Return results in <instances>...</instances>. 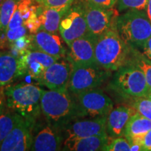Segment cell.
Returning <instances> with one entry per match:
<instances>
[{"instance_id": "25", "label": "cell", "mask_w": 151, "mask_h": 151, "mask_svg": "<svg viewBox=\"0 0 151 151\" xmlns=\"http://www.w3.org/2000/svg\"><path fill=\"white\" fill-rule=\"evenodd\" d=\"M21 0H4L1 4L0 32H5L15 11Z\"/></svg>"}, {"instance_id": "30", "label": "cell", "mask_w": 151, "mask_h": 151, "mask_svg": "<svg viewBox=\"0 0 151 151\" xmlns=\"http://www.w3.org/2000/svg\"><path fill=\"white\" fill-rule=\"evenodd\" d=\"M28 29L25 24L20 26V27L14 28V29H6L5 32H1L4 34V37L6 40L10 44L11 43L14 42L19 38L23 37L27 35Z\"/></svg>"}, {"instance_id": "21", "label": "cell", "mask_w": 151, "mask_h": 151, "mask_svg": "<svg viewBox=\"0 0 151 151\" xmlns=\"http://www.w3.org/2000/svg\"><path fill=\"white\" fill-rule=\"evenodd\" d=\"M150 129L151 120L136 111L128 120L124 129V137L131 142L141 139Z\"/></svg>"}, {"instance_id": "23", "label": "cell", "mask_w": 151, "mask_h": 151, "mask_svg": "<svg viewBox=\"0 0 151 151\" xmlns=\"http://www.w3.org/2000/svg\"><path fill=\"white\" fill-rule=\"evenodd\" d=\"M130 55L128 64L134 65L139 68L144 74L149 92L151 91V60L137 48H130Z\"/></svg>"}, {"instance_id": "38", "label": "cell", "mask_w": 151, "mask_h": 151, "mask_svg": "<svg viewBox=\"0 0 151 151\" xmlns=\"http://www.w3.org/2000/svg\"><path fill=\"white\" fill-rule=\"evenodd\" d=\"M147 14H148V16L150 18V21H151V0H149L148 1V6H147Z\"/></svg>"}, {"instance_id": "15", "label": "cell", "mask_w": 151, "mask_h": 151, "mask_svg": "<svg viewBox=\"0 0 151 151\" xmlns=\"http://www.w3.org/2000/svg\"><path fill=\"white\" fill-rule=\"evenodd\" d=\"M61 38L58 33L39 30L33 35L32 50H39L58 59L65 58L67 50L64 46Z\"/></svg>"}, {"instance_id": "31", "label": "cell", "mask_w": 151, "mask_h": 151, "mask_svg": "<svg viewBox=\"0 0 151 151\" xmlns=\"http://www.w3.org/2000/svg\"><path fill=\"white\" fill-rule=\"evenodd\" d=\"M41 5L48 8L69 9L74 0H36Z\"/></svg>"}, {"instance_id": "3", "label": "cell", "mask_w": 151, "mask_h": 151, "mask_svg": "<svg viewBox=\"0 0 151 151\" xmlns=\"http://www.w3.org/2000/svg\"><path fill=\"white\" fill-rule=\"evenodd\" d=\"M130 50L117 29H110L97 38L94 50L96 63L107 70L116 71L128 65Z\"/></svg>"}, {"instance_id": "34", "label": "cell", "mask_w": 151, "mask_h": 151, "mask_svg": "<svg viewBox=\"0 0 151 151\" xmlns=\"http://www.w3.org/2000/svg\"><path fill=\"white\" fill-rule=\"evenodd\" d=\"M84 1L106 9L113 8L116 4L118 2V0H84Z\"/></svg>"}, {"instance_id": "9", "label": "cell", "mask_w": 151, "mask_h": 151, "mask_svg": "<svg viewBox=\"0 0 151 151\" xmlns=\"http://www.w3.org/2000/svg\"><path fill=\"white\" fill-rule=\"evenodd\" d=\"M77 101L83 118L108 116L113 109L112 99L98 88L78 94Z\"/></svg>"}, {"instance_id": "37", "label": "cell", "mask_w": 151, "mask_h": 151, "mask_svg": "<svg viewBox=\"0 0 151 151\" xmlns=\"http://www.w3.org/2000/svg\"><path fill=\"white\" fill-rule=\"evenodd\" d=\"M130 144H131V147H130L131 151H143V148L141 143L133 141V142L130 143Z\"/></svg>"}, {"instance_id": "8", "label": "cell", "mask_w": 151, "mask_h": 151, "mask_svg": "<svg viewBox=\"0 0 151 151\" xmlns=\"http://www.w3.org/2000/svg\"><path fill=\"white\" fill-rule=\"evenodd\" d=\"M59 32L67 46L73 41L88 33L83 4H72L60 22Z\"/></svg>"}, {"instance_id": "33", "label": "cell", "mask_w": 151, "mask_h": 151, "mask_svg": "<svg viewBox=\"0 0 151 151\" xmlns=\"http://www.w3.org/2000/svg\"><path fill=\"white\" fill-rule=\"evenodd\" d=\"M133 141L141 143L143 148V151H151V129L141 139L132 141L131 142H133Z\"/></svg>"}, {"instance_id": "35", "label": "cell", "mask_w": 151, "mask_h": 151, "mask_svg": "<svg viewBox=\"0 0 151 151\" xmlns=\"http://www.w3.org/2000/svg\"><path fill=\"white\" fill-rule=\"evenodd\" d=\"M140 51L147 58L151 60V37L149 38L145 44L141 48Z\"/></svg>"}, {"instance_id": "32", "label": "cell", "mask_w": 151, "mask_h": 151, "mask_svg": "<svg viewBox=\"0 0 151 151\" xmlns=\"http://www.w3.org/2000/svg\"><path fill=\"white\" fill-rule=\"evenodd\" d=\"M24 24L27 26L28 31H29L30 33L32 34H36L40 29L41 22L39 17H38L37 6L34 9V11L30 15L29 18L27 19Z\"/></svg>"}, {"instance_id": "27", "label": "cell", "mask_w": 151, "mask_h": 151, "mask_svg": "<svg viewBox=\"0 0 151 151\" xmlns=\"http://www.w3.org/2000/svg\"><path fill=\"white\" fill-rule=\"evenodd\" d=\"M149 0H118L119 12L131 10H146Z\"/></svg>"}, {"instance_id": "42", "label": "cell", "mask_w": 151, "mask_h": 151, "mask_svg": "<svg viewBox=\"0 0 151 151\" xmlns=\"http://www.w3.org/2000/svg\"><path fill=\"white\" fill-rule=\"evenodd\" d=\"M35 1H36V0H35Z\"/></svg>"}, {"instance_id": "7", "label": "cell", "mask_w": 151, "mask_h": 151, "mask_svg": "<svg viewBox=\"0 0 151 151\" xmlns=\"http://www.w3.org/2000/svg\"><path fill=\"white\" fill-rule=\"evenodd\" d=\"M83 4L88 32L92 35L98 38L109 30L116 29L118 11L98 6L86 1Z\"/></svg>"}, {"instance_id": "10", "label": "cell", "mask_w": 151, "mask_h": 151, "mask_svg": "<svg viewBox=\"0 0 151 151\" xmlns=\"http://www.w3.org/2000/svg\"><path fill=\"white\" fill-rule=\"evenodd\" d=\"M72 65L67 59H59L46 70L37 79L39 83L48 88L50 90L58 92L69 91Z\"/></svg>"}, {"instance_id": "40", "label": "cell", "mask_w": 151, "mask_h": 151, "mask_svg": "<svg viewBox=\"0 0 151 151\" xmlns=\"http://www.w3.org/2000/svg\"><path fill=\"white\" fill-rule=\"evenodd\" d=\"M4 1V0H0V5H1V4L3 3V1Z\"/></svg>"}, {"instance_id": "41", "label": "cell", "mask_w": 151, "mask_h": 151, "mask_svg": "<svg viewBox=\"0 0 151 151\" xmlns=\"http://www.w3.org/2000/svg\"><path fill=\"white\" fill-rule=\"evenodd\" d=\"M0 15H1V5H0Z\"/></svg>"}, {"instance_id": "20", "label": "cell", "mask_w": 151, "mask_h": 151, "mask_svg": "<svg viewBox=\"0 0 151 151\" xmlns=\"http://www.w3.org/2000/svg\"><path fill=\"white\" fill-rule=\"evenodd\" d=\"M69 9L48 8L41 5L37 7L38 17L41 22L40 29L58 33L62 18Z\"/></svg>"}, {"instance_id": "4", "label": "cell", "mask_w": 151, "mask_h": 151, "mask_svg": "<svg viewBox=\"0 0 151 151\" xmlns=\"http://www.w3.org/2000/svg\"><path fill=\"white\" fill-rule=\"evenodd\" d=\"M116 29L127 46L140 50L151 37V21L147 11L131 9L118 16Z\"/></svg>"}, {"instance_id": "16", "label": "cell", "mask_w": 151, "mask_h": 151, "mask_svg": "<svg viewBox=\"0 0 151 151\" xmlns=\"http://www.w3.org/2000/svg\"><path fill=\"white\" fill-rule=\"evenodd\" d=\"M136 111L132 106H118L111 110L106 120V133L111 139L124 137L128 120Z\"/></svg>"}, {"instance_id": "6", "label": "cell", "mask_w": 151, "mask_h": 151, "mask_svg": "<svg viewBox=\"0 0 151 151\" xmlns=\"http://www.w3.org/2000/svg\"><path fill=\"white\" fill-rule=\"evenodd\" d=\"M111 76V71L98 65L73 67L69 84V92L77 96L81 92L97 88Z\"/></svg>"}, {"instance_id": "17", "label": "cell", "mask_w": 151, "mask_h": 151, "mask_svg": "<svg viewBox=\"0 0 151 151\" xmlns=\"http://www.w3.org/2000/svg\"><path fill=\"white\" fill-rule=\"evenodd\" d=\"M60 130L50 124L43 127L33 138L31 150L56 151L60 150L63 145V137L60 135Z\"/></svg>"}, {"instance_id": "11", "label": "cell", "mask_w": 151, "mask_h": 151, "mask_svg": "<svg viewBox=\"0 0 151 151\" xmlns=\"http://www.w3.org/2000/svg\"><path fill=\"white\" fill-rule=\"evenodd\" d=\"M97 39V37L88 32L76 39L68 46L69 49L66 55V59L72 65V67L97 64L94 55Z\"/></svg>"}, {"instance_id": "26", "label": "cell", "mask_w": 151, "mask_h": 151, "mask_svg": "<svg viewBox=\"0 0 151 151\" xmlns=\"http://www.w3.org/2000/svg\"><path fill=\"white\" fill-rule=\"evenodd\" d=\"M33 42V35H24L19 38L14 42L11 43L10 48L13 50V53L21 54L27 50H32Z\"/></svg>"}, {"instance_id": "1", "label": "cell", "mask_w": 151, "mask_h": 151, "mask_svg": "<svg viewBox=\"0 0 151 151\" xmlns=\"http://www.w3.org/2000/svg\"><path fill=\"white\" fill-rule=\"evenodd\" d=\"M41 109L48 123L58 130L65 129L76 119L83 118L78 101L69 91L44 90L41 99Z\"/></svg>"}, {"instance_id": "18", "label": "cell", "mask_w": 151, "mask_h": 151, "mask_svg": "<svg viewBox=\"0 0 151 151\" xmlns=\"http://www.w3.org/2000/svg\"><path fill=\"white\" fill-rule=\"evenodd\" d=\"M110 139L111 138L107 133L75 139H65L62 150L69 151L104 150Z\"/></svg>"}, {"instance_id": "28", "label": "cell", "mask_w": 151, "mask_h": 151, "mask_svg": "<svg viewBox=\"0 0 151 151\" xmlns=\"http://www.w3.org/2000/svg\"><path fill=\"white\" fill-rule=\"evenodd\" d=\"M132 106L138 113L151 120V100L147 97L134 99Z\"/></svg>"}, {"instance_id": "14", "label": "cell", "mask_w": 151, "mask_h": 151, "mask_svg": "<svg viewBox=\"0 0 151 151\" xmlns=\"http://www.w3.org/2000/svg\"><path fill=\"white\" fill-rule=\"evenodd\" d=\"M107 116L94 117L90 119L76 120L69 124L65 128L66 139H75L106 134Z\"/></svg>"}, {"instance_id": "2", "label": "cell", "mask_w": 151, "mask_h": 151, "mask_svg": "<svg viewBox=\"0 0 151 151\" xmlns=\"http://www.w3.org/2000/svg\"><path fill=\"white\" fill-rule=\"evenodd\" d=\"M6 106L35 124L41 112V99L44 90L33 84L18 83L4 87Z\"/></svg>"}, {"instance_id": "13", "label": "cell", "mask_w": 151, "mask_h": 151, "mask_svg": "<svg viewBox=\"0 0 151 151\" xmlns=\"http://www.w3.org/2000/svg\"><path fill=\"white\" fill-rule=\"evenodd\" d=\"M33 123L23 117L19 120L0 145V151H25L31 150L33 143Z\"/></svg>"}, {"instance_id": "24", "label": "cell", "mask_w": 151, "mask_h": 151, "mask_svg": "<svg viewBox=\"0 0 151 151\" xmlns=\"http://www.w3.org/2000/svg\"><path fill=\"white\" fill-rule=\"evenodd\" d=\"M22 116L6 106L0 115V145L16 125Z\"/></svg>"}, {"instance_id": "39", "label": "cell", "mask_w": 151, "mask_h": 151, "mask_svg": "<svg viewBox=\"0 0 151 151\" xmlns=\"http://www.w3.org/2000/svg\"><path fill=\"white\" fill-rule=\"evenodd\" d=\"M146 97H147V98H148L149 99H150L151 100V91H150L148 92V94H147V96Z\"/></svg>"}, {"instance_id": "12", "label": "cell", "mask_w": 151, "mask_h": 151, "mask_svg": "<svg viewBox=\"0 0 151 151\" xmlns=\"http://www.w3.org/2000/svg\"><path fill=\"white\" fill-rule=\"evenodd\" d=\"M19 76L28 75L37 80L46 68L59 59L37 50H27L18 57Z\"/></svg>"}, {"instance_id": "36", "label": "cell", "mask_w": 151, "mask_h": 151, "mask_svg": "<svg viewBox=\"0 0 151 151\" xmlns=\"http://www.w3.org/2000/svg\"><path fill=\"white\" fill-rule=\"evenodd\" d=\"M6 108V97L4 92V87H0V115L4 111Z\"/></svg>"}, {"instance_id": "5", "label": "cell", "mask_w": 151, "mask_h": 151, "mask_svg": "<svg viewBox=\"0 0 151 151\" xmlns=\"http://www.w3.org/2000/svg\"><path fill=\"white\" fill-rule=\"evenodd\" d=\"M111 86L118 93L126 97H146L149 92L144 74L134 65L123 66L113 76Z\"/></svg>"}, {"instance_id": "22", "label": "cell", "mask_w": 151, "mask_h": 151, "mask_svg": "<svg viewBox=\"0 0 151 151\" xmlns=\"http://www.w3.org/2000/svg\"><path fill=\"white\" fill-rule=\"evenodd\" d=\"M36 7L37 6L33 4V0H21L18 4L6 29H14L25 24Z\"/></svg>"}, {"instance_id": "19", "label": "cell", "mask_w": 151, "mask_h": 151, "mask_svg": "<svg viewBox=\"0 0 151 151\" xmlns=\"http://www.w3.org/2000/svg\"><path fill=\"white\" fill-rule=\"evenodd\" d=\"M19 76V60L10 51H0V87L8 86Z\"/></svg>"}, {"instance_id": "29", "label": "cell", "mask_w": 151, "mask_h": 151, "mask_svg": "<svg viewBox=\"0 0 151 151\" xmlns=\"http://www.w3.org/2000/svg\"><path fill=\"white\" fill-rule=\"evenodd\" d=\"M131 144L124 137L113 138L109 141V143L106 146V151H129Z\"/></svg>"}]
</instances>
